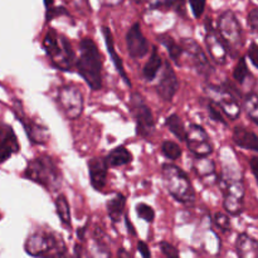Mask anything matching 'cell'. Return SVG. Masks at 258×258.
<instances>
[{"mask_svg": "<svg viewBox=\"0 0 258 258\" xmlns=\"http://www.w3.org/2000/svg\"><path fill=\"white\" fill-rule=\"evenodd\" d=\"M204 42H206L207 50H208L209 57L212 58V60L219 66L226 64L228 50H227V47L223 43V40L219 37L218 32L212 27L211 23H209V25L207 24L206 39H204Z\"/></svg>", "mask_w": 258, "mask_h": 258, "instance_id": "16", "label": "cell"}, {"mask_svg": "<svg viewBox=\"0 0 258 258\" xmlns=\"http://www.w3.org/2000/svg\"><path fill=\"white\" fill-rule=\"evenodd\" d=\"M75 256L76 258H93L82 243L75 244Z\"/></svg>", "mask_w": 258, "mask_h": 258, "instance_id": "39", "label": "cell"}, {"mask_svg": "<svg viewBox=\"0 0 258 258\" xmlns=\"http://www.w3.org/2000/svg\"><path fill=\"white\" fill-rule=\"evenodd\" d=\"M165 125L166 127L170 130V133L173 134L179 141H185L186 128H185V125H184L183 120L180 118V116L176 115V113H173V115H170L168 118H166Z\"/></svg>", "mask_w": 258, "mask_h": 258, "instance_id": "27", "label": "cell"}, {"mask_svg": "<svg viewBox=\"0 0 258 258\" xmlns=\"http://www.w3.org/2000/svg\"><path fill=\"white\" fill-rule=\"evenodd\" d=\"M189 4H190L194 17L201 18L206 9V0H189Z\"/></svg>", "mask_w": 258, "mask_h": 258, "instance_id": "36", "label": "cell"}, {"mask_svg": "<svg viewBox=\"0 0 258 258\" xmlns=\"http://www.w3.org/2000/svg\"><path fill=\"white\" fill-rule=\"evenodd\" d=\"M160 249L166 258H180L179 257V251L176 249V247H174L169 242H160Z\"/></svg>", "mask_w": 258, "mask_h": 258, "instance_id": "35", "label": "cell"}, {"mask_svg": "<svg viewBox=\"0 0 258 258\" xmlns=\"http://www.w3.org/2000/svg\"><path fill=\"white\" fill-rule=\"evenodd\" d=\"M207 107H208V112H209V116H211L212 120L217 121V122L223 123V125H227L226 120H224V117H223V113H222V111L219 110V108L217 107L213 102H211V101L208 100V106H207Z\"/></svg>", "mask_w": 258, "mask_h": 258, "instance_id": "34", "label": "cell"}, {"mask_svg": "<svg viewBox=\"0 0 258 258\" xmlns=\"http://www.w3.org/2000/svg\"><path fill=\"white\" fill-rule=\"evenodd\" d=\"M125 223H126V227H127L128 232H130V233L133 234V236H136V232H135V229H134L133 224H131L130 219H128V217H127V216L125 217Z\"/></svg>", "mask_w": 258, "mask_h": 258, "instance_id": "46", "label": "cell"}, {"mask_svg": "<svg viewBox=\"0 0 258 258\" xmlns=\"http://www.w3.org/2000/svg\"><path fill=\"white\" fill-rule=\"evenodd\" d=\"M125 207L126 197L121 193L116 194L113 198H111L107 202L106 208H107V214L111 221H112V223H118L121 221V217H122L123 211H125Z\"/></svg>", "mask_w": 258, "mask_h": 258, "instance_id": "25", "label": "cell"}, {"mask_svg": "<svg viewBox=\"0 0 258 258\" xmlns=\"http://www.w3.org/2000/svg\"><path fill=\"white\" fill-rule=\"evenodd\" d=\"M43 49L53 64L62 71H72L76 55L70 40L64 35H58L54 29H48L43 38Z\"/></svg>", "mask_w": 258, "mask_h": 258, "instance_id": "5", "label": "cell"}, {"mask_svg": "<svg viewBox=\"0 0 258 258\" xmlns=\"http://www.w3.org/2000/svg\"><path fill=\"white\" fill-rule=\"evenodd\" d=\"M55 211H57L58 217H59L60 222L63 226L71 227L72 226V219H71V209L70 204H68L67 198L64 194H59L54 201Z\"/></svg>", "mask_w": 258, "mask_h": 258, "instance_id": "28", "label": "cell"}, {"mask_svg": "<svg viewBox=\"0 0 258 258\" xmlns=\"http://www.w3.org/2000/svg\"><path fill=\"white\" fill-rule=\"evenodd\" d=\"M126 43H127L128 54L134 59H141L149 53L150 43L143 34L140 23H135L133 27L128 29L126 34Z\"/></svg>", "mask_w": 258, "mask_h": 258, "instance_id": "14", "label": "cell"}, {"mask_svg": "<svg viewBox=\"0 0 258 258\" xmlns=\"http://www.w3.org/2000/svg\"><path fill=\"white\" fill-rule=\"evenodd\" d=\"M164 185L171 197L179 203L189 206L196 202V191L193 184L185 173L174 164H164L161 168Z\"/></svg>", "mask_w": 258, "mask_h": 258, "instance_id": "4", "label": "cell"}, {"mask_svg": "<svg viewBox=\"0 0 258 258\" xmlns=\"http://www.w3.org/2000/svg\"><path fill=\"white\" fill-rule=\"evenodd\" d=\"M204 92L208 96V100L213 102L231 121L237 120L241 116V105L228 87L207 85Z\"/></svg>", "mask_w": 258, "mask_h": 258, "instance_id": "8", "label": "cell"}, {"mask_svg": "<svg viewBox=\"0 0 258 258\" xmlns=\"http://www.w3.org/2000/svg\"><path fill=\"white\" fill-rule=\"evenodd\" d=\"M123 0H101L102 5L106 7H116V5H120Z\"/></svg>", "mask_w": 258, "mask_h": 258, "instance_id": "45", "label": "cell"}, {"mask_svg": "<svg viewBox=\"0 0 258 258\" xmlns=\"http://www.w3.org/2000/svg\"><path fill=\"white\" fill-rule=\"evenodd\" d=\"M248 57L251 59L252 64L258 70V44L257 43H251L248 48Z\"/></svg>", "mask_w": 258, "mask_h": 258, "instance_id": "38", "label": "cell"}, {"mask_svg": "<svg viewBox=\"0 0 258 258\" xmlns=\"http://www.w3.org/2000/svg\"><path fill=\"white\" fill-rule=\"evenodd\" d=\"M102 34L103 38H105V43H106V47H107L108 53H110V57L112 59V63L115 64L116 71H117L118 75L121 76V78L123 80V82L131 87V82H130V78H128L127 73H126L125 67H123V63L122 59H121L120 55L116 53L115 50V44H113V37H112V33H111L110 28L107 27H102Z\"/></svg>", "mask_w": 258, "mask_h": 258, "instance_id": "20", "label": "cell"}, {"mask_svg": "<svg viewBox=\"0 0 258 258\" xmlns=\"http://www.w3.org/2000/svg\"><path fill=\"white\" fill-rule=\"evenodd\" d=\"M184 3H185L184 0H174L173 3L176 13H179L180 15H185V4Z\"/></svg>", "mask_w": 258, "mask_h": 258, "instance_id": "44", "label": "cell"}, {"mask_svg": "<svg viewBox=\"0 0 258 258\" xmlns=\"http://www.w3.org/2000/svg\"><path fill=\"white\" fill-rule=\"evenodd\" d=\"M173 4L171 0H150V7L153 9H163V8H168Z\"/></svg>", "mask_w": 258, "mask_h": 258, "instance_id": "41", "label": "cell"}, {"mask_svg": "<svg viewBox=\"0 0 258 258\" xmlns=\"http://www.w3.org/2000/svg\"><path fill=\"white\" fill-rule=\"evenodd\" d=\"M117 257L118 258H133V257H131V254L128 253V252L126 251L125 248H120V249H118Z\"/></svg>", "mask_w": 258, "mask_h": 258, "instance_id": "47", "label": "cell"}, {"mask_svg": "<svg viewBox=\"0 0 258 258\" xmlns=\"http://www.w3.org/2000/svg\"><path fill=\"white\" fill-rule=\"evenodd\" d=\"M186 146L189 151L198 158H208L213 153V144L207 131L201 125L191 123L186 130Z\"/></svg>", "mask_w": 258, "mask_h": 258, "instance_id": "11", "label": "cell"}, {"mask_svg": "<svg viewBox=\"0 0 258 258\" xmlns=\"http://www.w3.org/2000/svg\"><path fill=\"white\" fill-rule=\"evenodd\" d=\"M194 171L199 176L202 181L206 185H213L214 183L218 181L216 170V163L208 158H198L196 159L193 164Z\"/></svg>", "mask_w": 258, "mask_h": 258, "instance_id": "19", "label": "cell"}, {"mask_svg": "<svg viewBox=\"0 0 258 258\" xmlns=\"http://www.w3.org/2000/svg\"><path fill=\"white\" fill-rule=\"evenodd\" d=\"M29 256L38 258H71L64 241L53 231H37L30 234L24 244Z\"/></svg>", "mask_w": 258, "mask_h": 258, "instance_id": "3", "label": "cell"}, {"mask_svg": "<svg viewBox=\"0 0 258 258\" xmlns=\"http://www.w3.org/2000/svg\"><path fill=\"white\" fill-rule=\"evenodd\" d=\"M106 164L108 168H117V166L127 165L133 161V154L125 146H117L106 156Z\"/></svg>", "mask_w": 258, "mask_h": 258, "instance_id": "23", "label": "cell"}, {"mask_svg": "<svg viewBox=\"0 0 258 258\" xmlns=\"http://www.w3.org/2000/svg\"><path fill=\"white\" fill-rule=\"evenodd\" d=\"M243 107L247 116L258 125V95L254 92H249L244 96Z\"/></svg>", "mask_w": 258, "mask_h": 258, "instance_id": "29", "label": "cell"}, {"mask_svg": "<svg viewBox=\"0 0 258 258\" xmlns=\"http://www.w3.org/2000/svg\"><path fill=\"white\" fill-rule=\"evenodd\" d=\"M180 44L183 47L184 53H186L191 58V63L196 67L197 72L203 77L208 78L213 68H212L211 62H209L206 52L202 49L201 45L191 38H184V39H181Z\"/></svg>", "mask_w": 258, "mask_h": 258, "instance_id": "13", "label": "cell"}, {"mask_svg": "<svg viewBox=\"0 0 258 258\" xmlns=\"http://www.w3.org/2000/svg\"><path fill=\"white\" fill-rule=\"evenodd\" d=\"M57 102L68 120H77L85 108V98L80 88L75 85L60 86L58 90Z\"/></svg>", "mask_w": 258, "mask_h": 258, "instance_id": "10", "label": "cell"}, {"mask_svg": "<svg viewBox=\"0 0 258 258\" xmlns=\"http://www.w3.org/2000/svg\"><path fill=\"white\" fill-rule=\"evenodd\" d=\"M178 77H176L175 72H174L173 67L169 62H164L163 64V72H161V77L159 83L156 85V92L158 95L163 98L166 102H170L175 95L178 93L179 90Z\"/></svg>", "mask_w": 258, "mask_h": 258, "instance_id": "15", "label": "cell"}, {"mask_svg": "<svg viewBox=\"0 0 258 258\" xmlns=\"http://www.w3.org/2000/svg\"><path fill=\"white\" fill-rule=\"evenodd\" d=\"M232 138H233V143L239 148L258 153V135L254 134L253 131H249L247 128L238 126L233 130Z\"/></svg>", "mask_w": 258, "mask_h": 258, "instance_id": "22", "label": "cell"}, {"mask_svg": "<svg viewBox=\"0 0 258 258\" xmlns=\"http://www.w3.org/2000/svg\"><path fill=\"white\" fill-rule=\"evenodd\" d=\"M14 115L17 116L18 120L20 121V123L24 127L25 133H27L28 138L32 141L33 144H37V145H44L47 144V141L49 140V131L45 126L40 125V123L35 122V121L30 120L24 112H23V108L20 102H15L14 107Z\"/></svg>", "mask_w": 258, "mask_h": 258, "instance_id": "12", "label": "cell"}, {"mask_svg": "<svg viewBox=\"0 0 258 258\" xmlns=\"http://www.w3.org/2000/svg\"><path fill=\"white\" fill-rule=\"evenodd\" d=\"M163 59H161L160 54L158 52V48L154 47L151 50V54L149 57V60L145 63L143 70V76L146 81H153L155 80V77L158 76V73L160 72L161 67H163Z\"/></svg>", "mask_w": 258, "mask_h": 258, "instance_id": "24", "label": "cell"}, {"mask_svg": "<svg viewBox=\"0 0 258 258\" xmlns=\"http://www.w3.org/2000/svg\"><path fill=\"white\" fill-rule=\"evenodd\" d=\"M158 40L166 48V50H168L169 53V57L171 58V60H173L175 64H180V59L184 54V49L183 47H181V44L176 43L175 40H174V38L170 37L169 34L159 35Z\"/></svg>", "mask_w": 258, "mask_h": 258, "instance_id": "26", "label": "cell"}, {"mask_svg": "<svg viewBox=\"0 0 258 258\" xmlns=\"http://www.w3.org/2000/svg\"><path fill=\"white\" fill-rule=\"evenodd\" d=\"M136 213H138V216L141 219H144L148 223H153L154 219H155V212H154V209L145 203L138 204V207H136Z\"/></svg>", "mask_w": 258, "mask_h": 258, "instance_id": "32", "label": "cell"}, {"mask_svg": "<svg viewBox=\"0 0 258 258\" xmlns=\"http://www.w3.org/2000/svg\"><path fill=\"white\" fill-rule=\"evenodd\" d=\"M161 153L169 160H178L181 156V148L174 141L165 140L161 144Z\"/></svg>", "mask_w": 258, "mask_h": 258, "instance_id": "30", "label": "cell"}, {"mask_svg": "<svg viewBox=\"0 0 258 258\" xmlns=\"http://www.w3.org/2000/svg\"><path fill=\"white\" fill-rule=\"evenodd\" d=\"M247 22H248V25L252 32L258 33V8H253V9L249 10Z\"/></svg>", "mask_w": 258, "mask_h": 258, "instance_id": "37", "label": "cell"}, {"mask_svg": "<svg viewBox=\"0 0 258 258\" xmlns=\"http://www.w3.org/2000/svg\"><path fill=\"white\" fill-rule=\"evenodd\" d=\"M63 14H68L64 8H50V9L47 10V22L52 20L54 17H59V15Z\"/></svg>", "mask_w": 258, "mask_h": 258, "instance_id": "40", "label": "cell"}, {"mask_svg": "<svg viewBox=\"0 0 258 258\" xmlns=\"http://www.w3.org/2000/svg\"><path fill=\"white\" fill-rule=\"evenodd\" d=\"M251 76L249 73L248 67H247V62H246V58H239L238 62H237L236 67L233 70V77L239 85H244V82L247 81V78Z\"/></svg>", "mask_w": 258, "mask_h": 258, "instance_id": "31", "label": "cell"}, {"mask_svg": "<svg viewBox=\"0 0 258 258\" xmlns=\"http://www.w3.org/2000/svg\"><path fill=\"white\" fill-rule=\"evenodd\" d=\"M214 223H216V226L218 227L222 232H229L232 228L229 217L227 216L226 213H222V212H218V213L214 214Z\"/></svg>", "mask_w": 258, "mask_h": 258, "instance_id": "33", "label": "cell"}, {"mask_svg": "<svg viewBox=\"0 0 258 258\" xmlns=\"http://www.w3.org/2000/svg\"><path fill=\"white\" fill-rule=\"evenodd\" d=\"M236 252L238 258H258V241L247 233L237 237Z\"/></svg>", "mask_w": 258, "mask_h": 258, "instance_id": "21", "label": "cell"}, {"mask_svg": "<svg viewBox=\"0 0 258 258\" xmlns=\"http://www.w3.org/2000/svg\"><path fill=\"white\" fill-rule=\"evenodd\" d=\"M76 67L91 90L102 88V57L91 38H83L80 42V57L76 60Z\"/></svg>", "mask_w": 258, "mask_h": 258, "instance_id": "1", "label": "cell"}, {"mask_svg": "<svg viewBox=\"0 0 258 258\" xmlns=\"http://www.w3.org/2000/svg\"><path fill=\"white\" fill-rule=\"evenodd\" d=\"M44 3H45V7H47V9H50V8H52L53 0H44Z\"/></svg>", "mask_w": 258, "mask_h": 258, "instance_id": "48", "label": "cell"}, {"mask_svg": "<svg viewBox=\"0 0 258 258\" xmlns=\"http://www.w3.org/2000/svg\"><path fill=\"white\" fill-rule=\"evenodd\" d=\"M24 176L48 191L59 190L63 181L62 171L55 161L48 155H40L28 161Z\"/></svg>", "mask_w": 258, "mask_h": 258, "instance_id": "2", "label": "cell"}, {"mask_svg": "<svg viewBox=\"0 0 258 258\" xmlns=\"http://www.w3.org/2000/svg\"><path fill=\"white\" fill-rule=\"evenodd\" d=\"M249 166H251L252 174H253L254 178H256L258 185V156H254V158H252L251 160H249Z\"/></svg>", "mask_w": 258, "mask_h": 258, "instance_id": "43", "label": "cell"}, {"mask_svg": "<svg viewBox=\"0 0 258 258\" xmlns=\"http://www.w3.org/2000/svg\"><path fill=\"white\" fill-rule=\"evenodd\" d=\"M87 166L92 188L97 191L103 190L106 183H107L108 173V166L106 164V160L102 158H92L91 160H88Z\"/></svg>", "mask_w": 258, "mask_h": 258, "instance_id": "18", "label": "cell"}, {"mask_svg": "<svg viewBox=\"0 0 258 258\" xmlns=\"http://www.w3.org/2000/svg\"><path fill=\"white\" fill-rule=\"evenodd\" d=\"M20 150L19 141L10 125L0 122V164L9 160Z\"/></svg>", "mask_w": 258, "mask_h": 258, "instance_id": "17", "label": "cell"}, {"mask_svg": "<svg viewBox=\"0 0 258 258\" xmlns=\"http://www.w3.org/2000/svg\"><path fill=\"white\" fill-rule=\"evenodd\" d=\"M218 183L223 191V207L226 212L231 216H239L243 212L246 196L242 176L223 173L218 176Z\"/></svg>", "mask_w": 258, "mask_h": 258, "instance_id": "6", "label": "cell"}, {"mask_svg": "<svg viewBox=\"0 0 258 258\" xmlns=\"http://www.w3.org/2000/svg\"><path fill=\"white\" fill-rule=\"evenodd\" d=\"M138 251L140 252V254L143 256V258H151L150 248H149V246L144 241L138 242Z\"/></svg>", "mask_w": 258, "mask_h": 258, "instance_id": "42", "label": "cell"}, {"mask_svg": "<svg viewBox=\"0 0 258 258\" xmlns=\"http://www.w3.org/2000/svg\"><path fill=\"white\" fill-rule=\"evenodd\" d=\"M218 34L232 55H236L237 52L243 47V30L241 23L232 10H226L219 17Z\"/></svg>", "mask_w": 258, "mask_h": 258, "instance_id": "7", "label": "cell"}, {"mask_svg": "<svg viewBox=\"0 0 258 258\" xmlns=\"http://www.w3.org/2000/svg\"><path fill=\"white\" fill-rule=\"evenodd\" d=\"M130 110L136 122V133L141 138H150L155 131V118L153 111L145 102L141 93L133 92L130 96Z\"/></svg>", "mask_w": 258, "mask_h": 258, "instance_id": "9", "label": "cell"}]
</instances>
